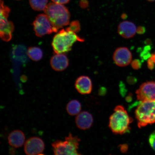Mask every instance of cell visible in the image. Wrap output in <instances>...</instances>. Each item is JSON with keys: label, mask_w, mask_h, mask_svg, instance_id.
Here are the masks:
<instances>
[{"label": "cell", "mask_w": 155, "mask_h": 155, "mask_svg": "<svg viewBox=\"0 0 155 155\" xmlns=\"http://www.w3.org/2000/svg\"><path fill=\"white\" fill-rule=\"evenodd\" d=\"M51 67L54 70L62 71L68 66L69 61L64 54H56L51 58L50 61Z\"/></svg>", "instance_id": "obj_14"}, {"label": "cell", "mask_w": 155, "mask_h": 155, "mask_svg": "<svg viewBox=\"0 0 155 155\" xmlns=\"http://www.w3.org/2000/svg\"><path fill=\"white\" fill-rule=\"evenodd\" d=\"M133 121L124 107L121 105L116 106L114 112L110 116L109 127L112 132L116 134H123L130 130V125Z\"/></svg>", "instance_id": "obj_2"}, {"label": "cell", "mask_w": 155, "mask_h": 155, "mask_svg": "<svg viewBox=\"0 0 155 155\" xmlns=\"http://www.w3.org/2000/svg\"><path fill=\"white\" fill-rule=\"evenodd\" d=\"M75 87L77 91L83 95L90 94L92 92L91 80L88 76L82 75L78 78L75 81Z\"/></svg>", "instance_id": "obj_11"}, {"label": "cell", "mask_w": 155, "mask_h": 155, "mask_svg": "<svg viewBox=\"0 0 155 155\" xmlns=\"http://www.w3.org/2000/svg\"><path fill=\"white\" fill-rule=\"evenodd\" d=\"M28 57L32 61H38L43 57V52L40 48L36 47L29 48L27 51Z\"/></svg>", "instance_id": "obj_17"}, {"label": "cell", "mask_w": 155, "mask_h": 155, "mask_svg": "<svg viewBox=\"0 0 155 155\" xmlns=\"http://www.w3.org/2000/svg\"><path fill=\"white\" fill-rule=\"evenodd\" d=\"M10 12V9L9 8L5 5L3 2L1 0L0 35L2 39L6 42L11 40L14 30V26L13 23L8 20Z\"/></svg>", "instance_id": "obj_6"}, {"label": "cell", "mask_w": 155, "mask_h": 155, "mask_svg": "<svg viewBox=\"0 0 155 155\" xmlns=\"http://www.w3.org/2000/svg\"><path fill=\"white\" fill-rule=\"evenodd\" d=\"M155 63L153 60L150 58L148 61L147 62V65L149 69H153L154 68Z\"/></svg>", "instance_id": "obj_24"}, {"label": "cell", "mask_w": 155, "mask_h": 155, "mask_svg": "<svg viewBox=\"0 0 155 155\" xmlns=\"http://www.w3.org/2000/svg\"><path fill=\"white\" fill-rule=\"evenodd\" d=\"M145 32V28L144 27L139 26L137 30V32L139 35H142Z\"/></svg>", "instance_id": "obj_26"}, {"label": "cell", "mask_w": 155, "mask_h": 155, "mask_svg": "<svg viewBox=\"0 0 155 155\" xmlns=\"http://www.w3.org/2000/svg\"><path fill=\"white\" fill-rule=\"evenodd\" d=\"M137 28L133 23L128 21L121 22L118 27V32L122 37L129 39L132 38L137 32Z\"/></svg>", "instance_id": "obj_12"}, {"label": "cell", "mask_w": 155, "mask_h": 155, "mask_svg": "<svg viewBox=\"0 0 155 155\" xmlns=\"http://www.w3.org/2000/svg\"><path fill=\"white\" fill-rule=\"evenodd\" d=\"M54 3L59 4H66L69 2L70 0H51Z\"/></svg>", "instance_id": "obj_25"}, {"label": "cell", "mask_w": 155, "mask_h": 155, "mask_svg": "<svg viewBox=\"0 0 155 155\" xmlns=\"http://www.w3.org/2000/svg\"><path fill=\"white\" fill-rule=\"evenodd\" d=\"M132 68L134 69L138 70L140 69L141 66L140 61L139 59H135L132 61L131 63Z\"/></svg>", "instance_id": "obj_22"}, {"label": "cell", "mask_w": 155, "mask_h": 155, "mask_svg": "<svg viewBox=\"0 0 155 155\" xmlns=\"http://www.w3.org/2000/svg\"><path fill=\"white\" fill-rule=\"evenodd\" d=\"M149 142L150 147L155 151V130L150 135L149 138Z\"/></svg>", "instance_id": "obj_21"}, {"label": "cell", "mask_w": 155, "mask_h": 155, "mask_svg": "<svg viewBox=\"0 0 155 155\" xmlns=\"http://www.w3.org/2000/svg\"><path fill=\"white\" fill-rule=\"evenodd\" d=\"M30 4L35 11H44L47 5L48 0H30Z\"/></svg>", "instance_id": "obj_18"}, {"label": "cell", "mask_w": 155, "mask_h": 155, "mask_svg": "<svg viewBox=\"0 0 155 155\" xmlns=\"http://www.w3.org/2000/svg\"><path fill=\"white\" fill-rule=\"evenodd\" d=\"M82 106L78 101L76 100H71L68 103L66 106V110L70 115H77L80 113Z\"/></svg>", "instance_id": "obj_16"}, {"label": "cell", "mask_w": 155, "mask_h": 155, "mask_svg": "<svg viewBox=\"0 0 155 155\" xmlns=\"http://www.w3.org/2000/svg\"><path fill=\"white\" fill-rule=\"evenodd\" d=\"M150 58L153 60V61H154L155 64V53L152 54V55L151 56Z\"/></svg>", "instance_id": "obj_29"}, {"label": "cell", "mask_w": 155, "mask_h": 155, "mask_svg": "<svg viewBox=\"0 0 155 155\" xmlns=\"http://www.w3.org/2000/svg\"><path fill=\"white\" fill-rule=\"evenodd\" d=\"M44 11L55 32L69 24L70 13L67 8L63 5L55 3L48 4Z\"/></svg>", "instance_id": "obj_1"}, {"label": "cell", "mask_w": 155, "mask_h": 155, "mask_svg": "<svg viewBox=\"0 0 155 155\" xmlns=\"http://www.w3.org/2000/svg\"><path fill=\"white\" fill-rule=\"evenodd\" d=\"M80 139L69 133L64 140H57L52 143L54 154L55 155H79L78 150Z\"/></svg>", "instance_id": "obj_5"}, {"label": "cell", "mask_w": 155, "mask_h": 155, "mask_svg": "<svg viewBox=\"0 0 155 155\" xmlns=\"http://www.w3.org/2000/svg\"><path fill=\"white\" fill-rule=\"evenodd\" d=\"M45 144L41 138L38 137H30L25 141L24 150L28 155H43Z\"/></svg>", "instance_id": "obj_8"}, {"label": "cell", "mask_w": 155, "mask_h": 155, "mask_svg": "<svg viewBox=\"0 0 155 155\" xmlns=\"http://www.w3.org/2000/svg\"><path fill=\"white\" fill-rule=\"evenodd\" d=\"M84 41L75 33L63 29L54 36L52 46L55 53L62 54L70 51L75 42Z\"/></svg>", "instance_id": "obj_3"}, {"label": "cell", "mask_w": 155, "mask_h": 155, "mask_svg": "<svg viewBox=\"0 0 155 155\" xmlns=\"http://www.w3.org/2000/svg\"><path fill=\"white\" fill-rule=\"evenodd\" d=\"M66 30L71 31L74 32H78L81 30V25L78 21H74L70 24L69 27Z\"/></svg>", "instance_id": "obj_19"}, {"label": "cell", "mask_w": 155, "mask_h": 155, "mask_svg": "<svg viewBox=\"0 0 155 155\" xmlns=\"http://www.w3.org/2000/svg\"><path fill=\"white\" fill-rule=\"evenodd\" d=\"M33 25L35 33L39 37H42L46 35L55 32L53 26L46 15L41 14L38 15L33 23Z\"/></svg>", "instance_id": "obj_7"}, {"label": "cell", "mask_w": 155, "mask_h": 155, "mask_svg": "<svg viewBox=\"0 0 155 155\" xmlns=\"http://www.w3.org/2000/svg\"><path fill=\"white\" fill-rule=\"evenodd\" d=\"M132 59V55L128 48L126 47H120L115 50L113 54L114 63L118 66L125 67L130 64Z\"/></svg>", "instance_id": "obj_10"}, {"label": "cell", "mask_w": 155, "mask_h": 155, "mask_svg": "<svg viewBox=\"0 0 155 155\" xmlns=\"http://www.w3.org/2000/svg\"><path fill=\"white\" fill-rule=\"evenodd\" d=\"M80 7L82 8H86L89 5L88 0H81L79 3Z\"/></svg>", "instance_id": "obj_23"}, {"label": "cell", "mask_w": 155, "mask_h": 155, "mask_svg": "<svg viewBox=\"0 0 155 155\" xmlns=\"http://www.w3.org/2000/svg\"><path fill=\"white\" fill-rule=\"evenodd\" d=\"M94 119L92 115L89 112L84 111L79 113L75 118L77 127L82 130H86L92 127Z\"/></svg>", "instance_id": "obj_13"}, {"label": "cell", "mask_w": 155, "mask_h": 155, "mask_svg": "<svg viewBox=\"0 0 155 155\" xmlns=\"http://www.w3.org/2000/svg\"><path fill=\"white\" fill-rule=\"evenodd\" d=\"M120 147L121 152L123 153L127 152L128 149V147L127 144L121 145Z\"/></svg>", "instance_id": "obj_27"}, {"label": "cell", "mask_w": 155, "mask_h": 155, "mask_svg": "<svg viewBox=\"0 0 155 155\" xmlns=\"http://www.w3.org/2000/svg\"><path fill=\"white\" fill-rule=\"evenodd\" d=\"M150 46H147L144 48V49L141 52L140 54V57L143 60H146L149 58H150L151 56L150 55Z\"/></svg>", "instance_id": "obj_20"}, {"label": "cell", "mask_w": 155, "mask_h": 155, "mask_svg": "<svg viewBox=\"0 0 155 155\" xmlns=\"http://www.w3.org/2000/svg\"><path fill=\"white\" fill-rule=\"evenodd\" d=\"M121 18L123 19H125L127 18V15L126 14H123L121 15Z\"/></svg>", "instance_id": "obj_30"}, {"label": "cell", "mask_w": 155, "mask_h": 155, "mask_svg": "<svg viewBox=\"0 0 155 155\" xmlns=\"http://www.w3.org/2000/svg\"><path fill=\"white\" fill-rule=\"evenodd\" d=\"M136 94L139 101L155 100V81L143 83L137 90Z\"/></svg>", "instance_id": "obj_9"}, {"label": "cell", "mask_w": 155, "mask_h": 155, "mask_svg": "<svg viewBox=\"0 0 155 155\" xmlns=\"http://www.w3.org/2000/svg\"><path fill=\"white\" fill-rule=\"evenodd\" d=\"M127 82H128L130 84H133L134 83H135V81L136 80H135L134 78L132 77H129L127 78Z\"/></svg>", "instance_id": "obj_28"}, {"label": "cell", "mask_w": 155, "mask_h": 155, "mask_svg": "<svg viewBox=\"0 0 155 155\" xmlns=\"http://www.w3.org/2000/svg\"><path fill=\"white\" fill-rule=\"evenodd\" d=\"M135 115L140 128L155 123V100L139 101Z\"/></svg>", "instance_id": "obj_4"}, {"label": "cell", "mask_w": 155, "mask_h": 155, "mask_svg": "<svg viewBox=\"0 0 155 155\" xmlns=\"http://www.w3.org/2000/svg\"><path fill=\"white\" fill-rule=\"evenodd\" d=\"M147 1L150 2H153L155 1V0H147Z\"/></svg>", "instance_id": "obj_31"}, {"label": "cell", "mask_w": 155, "mask_h": 155, "mask_svg": "<svg viewBox=\"0 0 155 155\" xmlns=\"http://www.w3.org/2000/svg\"><path fill=\"white\" fill-rule=\"evenodd\" d=\"M8 140L11 146L15 148H20L25 142V134L19 130L12 131L8 137Z\"/></svg>", "instance_id": "obj_15"}]
</instances>
